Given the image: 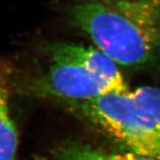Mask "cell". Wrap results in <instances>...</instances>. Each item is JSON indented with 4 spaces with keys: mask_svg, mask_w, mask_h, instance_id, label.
Returning <instances> with one entry per match:
<instances>
[{
    "mask_svg": "<svg viewBox=\"0 0 160 160\" xmlns=\"http://www.w3.org/2000/svg\"><path fill=\"white\" fill-rule=\"evenodd\" d=\"M127 149L160 160V88L109 92L65 104Z\"/></svg>",
    "mask_w": 160,
    "mask_h": 160,
    "instance_id": "2",
    "label": "cell"
},
{
    "mask_svg": "<svg viewBox=\"0 0 160 160\" xmlns=\"http://www.w3.org/2000/svg\"><path fill=\"white\" fill-rule=\"evenodd\" d=\"M98 1H123V0H98Z\"/></svg>",
    "mask_w": 160,
    "mask_h": 160,
    "instance_id": "7",
    "label": "cell"
},
{
    "mask_svg": "<svg viewBox=\"0 0 160 160\" xmlns=\"http://www.w3.org/2000/svg\"><path fill=\"white\" fill-rule=\"evenodd\" d=\"M12 68L0 58V160H16L18 132L10 111Z\"/></svg>",
    "mask_w": 160,
    "mask_h": 160,
    "instance_id": "5",
    "label": "cell"
},
{
    "mask_svg": "<svg viewBox=\"0 0 160 160\" xmlns=\"http://www.w3.org/2000/svg\"><path fill=\"white\" fill-rule=\"evenodd\" d=\"M55 160H157L132 152H114L88 144L68 143L55 152Z\"/></svg>",
    "mask_w": 160,
    "mask_h": 160,
    "instance_id": "6",
    "label": "cell"
},
{
    "mask_svg": "<svg viewBox=\"0 0 160 160\" xmlns=\"http://www.w3.org/2000/svg\"><path fill=\"white\" fill-rule=\"evenodd\" d=\"M69 16L118 65H144L160 53V0H89L72 6Z\"/></svg>",
    "mask_w": 160,
    "mask_h": 160,
    "instance_id": "1",
    "label": "cell"
},
{
    "mask_svg": "<svg viewBox=\"0 0 160 160\" xmlns=\"http://www.w3.org/2000/svg\"><path fill=\"white\" fill-rule=\"evenodd\" d=\"M45 46L52 52L89 69L109 83L118 92L129 90L118 68V64L96 47L67 42H52Z\"/></svg>",
    "mask_w": 160,
    "mask_h": 160,
    "instance_id": "4",
    "label": "cell"
},
{
    "mask_svg": "<svg viewBox=\"0 0 160 160\" xmlns=\"http://www.w3.org/2000/svg\"><path fill=\"white\" fill-rule=\"evenodd\" d=\"M43 53L47 58L46 70L30 77L20 85V89L27 95L53 99L66 104L118 92L89 69L46 46L43 47Z\"/></svg>",
    "mask_w": 160,
    "mask_h": 160,
    "instance_id": "3",
    "label": "cell"
}]
</instances>
